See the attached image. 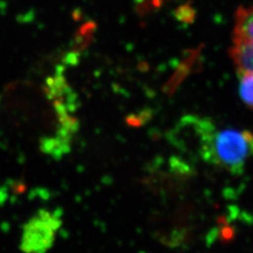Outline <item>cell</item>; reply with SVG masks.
I'll return each mask as SVG.
<instances>
[{"label": "cell", "mask_w": 253, "mask_h": 253, "mask_svg": "<svg viewBox=\"0 0 253 253\" xmlns=\"http://www.w3.org/2000/svg\"><path fill=\"white\" fill-rule=\"evenodd\" d=\"M200 154L207 163L216 165L232 174H240L253 154V135L235 128H216L208 119L196 124Z\"/></svg>", "instance_id": "6da1fadb"}, {"label": "cell", "mask_w": 253, "mask_h": 253, "mask_svg": "<svg viewBox=\"0 0 253 253\" xmlns=\"http://www.w3.org/2000/svg\"><path fill=\"white\" fill-rule=\"evenodd\" d=\"M60 215L41 209L23 227L20 249L25 253H42L53 247L61 226Z\"/></svg>", "instance_id": "7a4b0ae2"}, {"label": "cell", "mask_w": 253, "mask_h": 253, "mask_svg": "<svg viewBox=\"0 0 253 253\" xmlns=\"http://www.w3.org/2000/svg\"><path fill=\"white\" fill-rule=\"evenodd\" d=\"M231 54L239 74L253 73V44L242 42H233Z\"/></svg>", "instance_id": "277c9868"}, {"label": "cell", "mask_w": 253, "mask_h": 253, "mask_svg": "<svg viewBox=\"0 0 253 253\" xmlns=\"http://www.w3.org/2000/svg\"><path fill=\"white\" fill-rule=\"evenodd\" d=\"M233 42H242L253 45V7H240L237 9Z\"/></svg>", "instance_id": "3957f363"}, {"label": "cell", "mask_w": 253, "mask_h": 253, "mask_svg": "<svg viewBox=\"0 0 253 253\" xmlns=\"http://www.w3.org/2000/svg\"><path fill=\"white\" fill-rule=\"evenodd\" d=\"M239 95L245 104L253 109V73L240 74Z\"/></svg>", "instance_id": "5b68a950"}]
</instances>
